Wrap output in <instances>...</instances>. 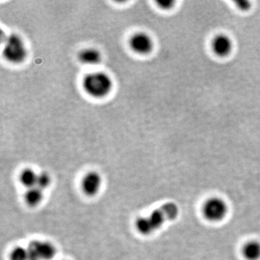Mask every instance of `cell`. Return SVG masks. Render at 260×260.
<instances>
[{"label":"cell","instance_id":"obj_1","mask_svg":"<svg viewBox=\"0 0 260 260\" xmlns=\"http://www.w3.org/2000/svg\"><path fill=\"white\" fill-rule=\"evenodd\" d=\"M179 214L177 205L169 203L162 205L158 209L154 210L148 217L138 219L137 229L143 235H149L156 232L167 220H174Z\"/></svg>","mask_w":260,"mask_h":260},{"label":"cell","instance_id":"obj_2","mask_svg":"<svg viewBox=\"0 0 260 260\" xmlns=\"http://www.w3.org/2000/svg\"><path fill=\"white\" fill-rule=\"evenodd\" d=\"M85 92L93 98H104L112 89L110 77L102 72H93L85 75L83 82Z\"/></svg>","mask_w":260,"mask_h":260},{"label":"cell","instance_id":"obj_3","mask_svg":"<svg viewBox=\"0 0 260 260\" xmlns=\"http://www.w3.org/2000/svg\"><path fill=\"white\" fill-rule=\"evenodd\" d=\"M27 48L22 38L17 34H10L5 38L3 54L5 59L13 64L23 62L27 56Z\"/></svg>","mask_w":260,"mask_h":260},{"label":"cell","instance_id":"obj_4","mask_svg":"<svg viewBox=\"0 0 260 260\" xmlns=\"http://www.w3.org/2000/svg\"><path fill=\"white\" fill-rule=\"evenodd\" d=\"M28 260H51L56 255V248L49 242L34 241L29 244Z\"/></svg>","mask_w":260,"mask_h":260},{"label":"cell","instance_id":"obj_5","mask_svg":"<svg viewBox=\"0 0 260 260\" xmlns=\"http://www.w3.org/2000/svg\"><path fill=\"white\" fill-rule=\"evenodd\" d=\"M228 211L226 203L220 198H211L205 203L203 213L210 221H219L225 218Z\"/></svg>","mask_w":260,"mask_h":260},{"label":"cell","instance_id":"obj_6","mask_svg":"<svg viewBox=\"0 0 260 260\" xmlns=\"http://www.w3.org/2000/svg\"><path fill=\"white\" fill-rule=\"evenodd\" d=\"M129 45L135 52L144 55L152 52L154 48V42L153 39L148 34L139 32L131 37Z\"/></svg>","mask_w":260,"mask_h":260},{"label":"cell","instance_id":"obj_7","mask_svg":"<svg viewBox=\"0 0 260 260\" xmlns=\"http://www.w3.org/2000/svg\"><path fill=\"white\" fill-rule=\"evenodd\" d=\"M234 41L228 34H217L211 42V48L214 54L219 57H226L234 50Z\"/></svg>","mask_w":260,"mask_h":260},{"label":"cell","instance_id":"obj_8","mask_svg":"<svg viewBox=\"0 0 260 260\" xmlns=\"http://www.w3.org/2000/svg\"><path fill=\"white\" fill-rule=\"evenodd\" d=\"M102 183L100 174L97 172H89L83 178L82 188L85 194L88 196H93L100 190Z\"/></svg>","mask_w":260,"mask_h":260},{"label":"cell","instance_id":"obj_9","mask_svg":"<svg viewBox=\"0 0 260 260\" xmlns=\"http://www.w3.org/2000/svg\"><path fill=\"white\" fill-rule=\"evenodd\" d=\"M80 62L86 65H96L102 60L100 51L93 48H88L82 50L78 55Z\"/></svg>","mask_w":260,"mask_h":260},{"label":"cell","instance_id":"obj_10","mask_svg":"<svg viewBox=\"0 0 260 260\" xmlns=\"http://www.w3.org/2000/svg\"><path fill=\"white\" fill-rule=\"evenodd\" d=\"M243 254L248 260H258L260 258V243L251 241L245 244L243 249Z\"/></svg>","mask_w":260,"mask_h":260},{"label":"cell","instance_id":"obj_11","mask_svg":"<svg viewBox=\"0 0 260 260\" xmlns=\"http://www.w3.org/2000/svg\"><path fill=\"white\" fill-rule=\"evenodd\" d=\"M44 195L43 190L37 186L30 188L25 194V200L30 206H37L42 201Z\"/></svg>","mask_w":260,"mask_h":260},{"label":"cell","instance_id":"obj_12","mask_svg":"<svg viewBox=\"0 0 260 260\" xmlns=\"http://www.w3.org/2000/svg\"><path fill=\"white\" fill-rule=\"evenodd\" d=\"M38 175L34 170L26 169L20 174V180L24 186L30 188L37 186Z\"/></svg>","mask_w":260,"mask_h":260},{"label":"cell","instance_id":"obj_13","mask_svg":"<svg viewBox=\"0 0 260 260\" xmlns=\"http://www.w3.org/2000/svg\"><path fill=\"white\" fill-rule=\"evenodd\" d=\"M10 260H28V251L27 249L18 246L15 247L10 254Z\"/></svg>","mask_w":260,"mask_h":260},{"label":"cell","instance_id":"obj_14","mask_svg":"<svg viewBox=\"0 0 260 260\" xmlns=\"http://www.w3.org/2000/svg\"><path fill=\"white\" fill-rule=\"evenodd\" d=\"M51 178L49 177L47 173H40L38 174L37 186L39 189H47L48 186L50 185Z\"/></svg>","mask_w":260,"mask_h":260},{"label":"cell","instance_id":"obj_15","mask_svg":"<svg viewBox=\"0 0 260 260\" xmlns=\"http://www.w3.org/2000/svg\"><path fill=\"white\" fill-rule=\"evenodd\" d=\"M157 4L161 9L169 10L175 7L176 1L175 0H160V1H157Z\"/></svg>","mask_w":260,"mask_h":260},{"label":"cell","instance_id":"obj_16","mask_svg":"<svg viewBox=\"0 0 260 260\" xmlns=\"http://www.w3.org/2000/svg\"><path fill=\"white\" fill-rule=\"evenodd\" d=\"M235 4L238 9L244 12L249 11L252 7L251 2L248 0H238L235 2Z\"/></svg>","mask_w":260,"mask_h":260}]
</instances>
